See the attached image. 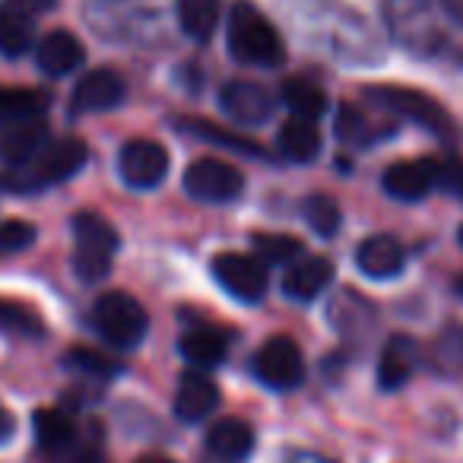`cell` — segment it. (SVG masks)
Instances as JSON below:
<instances>
[{"label":"cell","instance_id":"1","mask_svg":"<svg viewBox=\"0 0 463 463\" xmlns=\"http://www.w3.org/2000/svg\"><path fill=\"white\" fill-rule=\"evenodd\" d=\"M229 54L245 67H279L286 61L283 35L254 4L239 0L229 14Z\"/></svg>","mask_w":463,"mask_h":463},{"label":"cell","instance_id":"2","mask_svg":"<svg viewBox=\"0 0 463 463\" xmlns=\"http://www.w3.org/2000/svg\"><path fill=\"white\" fill-rule=\"evenodd\" d=\"M381 20L387 35L416 58L441 52L444 33L429 0H381Z\"/></svg>","mask_w":463,"mask_h":463},{"label":"cell","instance_id":"3","mask_svg":"<svg viewBox=\"0 0 463 463\" xmlns=\"http://www.w3.org/2000/svg\"><path fill=\"white\" fill-rule=\"evenodd\" d=\"M118 251V232L109 219L86 210L73 216V273L83 283H102L111 273Z\"/></svg>","mask_w":463,"mask_h":463},{"label":"cell","instance_id":"4","mask_svg":"<svg viewBox=\"0 0 463 463\" xmlns=\"http://www.w3.org/2000/svg\"><path fill=\"white\" fill-rule=\"evenodd\" d=\"M86 159H90L86 143L80 140V137H64V140L42 149L33 162L20 165L23 172L7 175L4 184H7L10 191H20V194L42 191V187H52V184H61V181L73 178V175L86 165Z\"/></svg>","mask_w":463,"mask_h":463},{"label":"cell","instance_id":"5","mask_svg":"<svg viewBox=\"0 0 463 463\" xmlns=\"http://www.w3.org/2000/svg\"><path fill=\"white\" fill-rule=\"evenodd\" d=\"M86 20L99 39L109 42H140L159 23V10L146 0H90Z\"/></svg>","mask_w":463,"mask_h":463},{"label":"cell","instance_id":"6","mask_svg":"<svg viewBox=\"0 0 463 463\" xmlns=\"http://www.w3.org/2000/svg\"><path fill=\"white\" fill-rule=\"evenodd\" d=\"M92 327L105 343L118 349L140 346L146 336L149 317L143 311V305L128 292H105L92 305Z\"/></svg>","mask_w":463,"mask_h":463},{"label":"cell","instance_id":"7","mask_svg":"<svg viewBox=\"0 0 463 463\" xmlns=\"http://www.w3.org/2000/svg\"><path fill=\"white\" fill-rule=\"evenodd\" d=\"M368 99L378 102L384 111H391V115L406 118V121L425 128L429 134L441 137V140L454 137V121L444 111V105L425 96V92L410 90V86H368Z\"/></svg>","mask_w":463,"mask_h":463},{"label":"cell","instance_id":"8","mask_svg":"<svg viewBox=\"0 0 463 463\" xmlns=\"http://www.w3.org/2000/svg\"><path fill=\"white\" fill-rule=\"evenodd\" d=\"M254 374L270 391H296L305 381V355L289 336H270L254 355Z\"/></svg>","mask_w":463,"mask_h":463},{"label":"cell","instance_id":"9","mask_svg":"<svg viewBox=\"0 0 463 463\" xmlns=\"http://www.w3.org/2000/svg\"><path fill=\"white\" fill-rule=\"evenodd\" d=\"M245 187V175L232 162L222 159H197L184 172V191L203 203H229Z\"/></svg>","mask_w":463,"mask_h":463},{"label":"cell","instance_id":"10","mask_svg":"<svg viewBox=\"0 0 463 463\" xmlns=\"http://www.w3.org/2000/svg\"><path fill=\"white\" fill-rule=\"evenodd\" d=\"M216 283L239 302H260L267 296V264L251 254H216L213 258Z\"/></svg>","mask_w":463,"mask_h":463},{"label":"cell","instance_id":"11","mask_svg":"<svg viewBox=\"0 0 463 463\" xmlns=\"http://www.w3.org/2000/svg\"><path fill=\"white\" fill-rule=\"evenodd\" d=\"M118 175L134 191H153V187H159L168 175L165 146L156 140H146V137L124 143L121 156H118Z\"/></svg>","mask_w":463,"mask_h":463},{"label":"cell","instance_id":"12","mask_svg":"<svg viewBox=\"0 0 463 463\" xmlns=\"http://www.w3.org/2000/svg\"><path fill=\"white\" fill-rule=\"evenodd\" d=\"M219 105L222 111L239 124H264L277 111V99L270 96V90L254 80H229V83L219 90Z\"/></svg>","mask_w":463,"mask_h":463},{"label":"cell","instance_id":"13","mask_svg":"<svg viewBox=\"0 0 463 463\" xmlns=\"http://www.w3.org/2000/svg\"><path fill=\"white\" fill-rule=\"evenodd\" d=\"M124 96H128V83H124L121 73L109 71V67H99V71H90L77 86H73L71 115H99V111H111L124 102Z\"/></svg>","mask_w":463,"mask_h":463},{"label":"cell","instance_id":"14","mask_svg":"<svg viewBox=\"0 0 463 463\" xmlns=\"http://www.w3.org/2000/svg\"><path fill=\"white\" fill-rule=\"evenodd\" d=\"M441 181V165L435 159H403L393 162L384 172L381 184L391 194L393 200H403V203H412V200H422L435 191V184Z\"/></svg>","mask_w":463,"mask_h":463},{"label":"cell","instance_id":"15","mask_svg":"<svg viewBox=\"0 0 463 463\" xmlns=\"http://www.w3.org/2000/svg\"><path fill=\"white\" fill-rule=\"evenodd\" d=\"M355 267H359L368 279H393L403 273L406 251L391 235H368V239L355 248Z\"/></svg>","mask_w":463,"mask_h":463},{"label":"cell","instance_id":"16","mask_svg":"<svg viewBox=\"0 0 463 463\" xmlns=\"http://www.w3.org/2000/svg\"><path fill=\"white\" fill-rule=\"evenodd\" d=\"M45 143H48V124L42 118H23V121H14L4 128L0 159L20 168L26 162H33L45 149Z\"/></svg>","mask_w":463,"mask_h":463},{"label":"cell","instance_id":"17","mask_svg":"<svg viewBox=\"0 0 463 463\" xmlns=\"http://www.w3.org/2000/svg\"><path fill=\"white\" fill-rule=\"evenodd\" d=\"M35 61H39L42 73H48V77H67V73H73L86 61V48L73 33L54 29V33H48L39 42Z\"/></svg>","mask_w":463,"mask_h":463},{"label":"cell","instance_id":"18","mask_svg":"<svg viewBox=\"0 0 463 463\" xmlns=\"http://www.w3.org/2000/svg\"><path fill=\"white\" fill-rule=\"evenodd\" d=\"M219 403V391L203 372H187L175 393V416L181 422H203Z\"/></svg>","mask_w":463,"mask_h":463},{"label":"cell","instance_id":"19","mask_svg":"<svg viewBox=\"0 0 463 463\" xmlns=\"http://www.w3.org/2000/svg\"><path fill=\"white\" fill-rule=\"evenodd\" d=\"M206 450H210L216 460H225V463L248 460L254 450V429L245 419H219V422L206 431Z\"/></svg>","mask_w":463,"mask_h":463},{"label":"cell","instance_id":"20","mask_svg":"<svg viewBox=\"0 0 463 463\" xmlns=\"http://www.w3.org/2000/svg\"><path fill=\"white\" fill-rule=\"evenodd\" d=\"M330 279H334V264L327 258H305L286 270L283 292L296 302H311L327 289Z\"/></svg>","mask_w":463,"mask_h":463},{"label":"cell","instance_id":"21","mask_svg":"<svg viewBox=\"0 0 463 463\" xmlns=\"http://www.w3.org/2000/svg\"><path fill=\"white\" fill-rule=\"evenodd\" d=\"M412 368H416V340L412 336H391L384 343V353L378 362V384L381 391H397L406 381L412 378Z\"/></svg>","mask_w":463,"mask_h":463},{"label":"cell","instance_id":"22","mask_svg":"<svg viewBox=\"0 0 463 463\" xmlns=\"http://www.w3.org/2000/svg\"><path fill=\"white\" fill-rule=\"evenodd\" d=\"M277 149L289 162H315L321 156V134L315 121H305V118L286 121L277 134Z\"/></svg>","mask_w":463,"mask_h":463},{"label":"cell","instance_id":"23","mask_svg":"<svg viewBox=\"0 0 463 463\" xmlns=\"http://www.w3.org/2000/svg\"><path fill=\"white\" fill-rule=\"evenodd\" d=\"M181 355L197 368H213L229 355V336L216 327H194L181 336Z\"/></svg>","mask_w":463,"mask_h":463},{"label":"cell","instance_id":"24","mask_svg":"<svg viewBox=\"0 0 463 463\" xmlns=\"http://www.w3.org/2000/svg\"><path fill=\"white\" fill-rule=\"evenodd\" d=\"M330 321L336 324V330L346 336H353L359 330V336H365L374 327V308L362 296L353 292H340V296L330 302Z\"/></svg>","mask_w":463,"mask_h":463},{"label":"cell","instance_id":"25","mask_svg":"<svg viewBox=\"0 0 463 463\" xmlns=\"http://www.w3.org/2000/svg\"><path fill=\"white\" fill-rule=\"evenodd\" d=\"M178 26L194 42H210L219 26V0H178Z\"/></svg>","mask_w":463,"mask_h":463},{"label":"cell","instance_id":"26","mask_svg":"<svg viewBox=\"0 0 463 463\" xmlns=\"http://www.w3.org/2000/svg\"><path fill=\"white\" fill-rule=\"evenodd\" d=\"M283 102L296 118L317 121V118L327 111V92H324L317 83H311V80L292 77L283 83Z\"/></svg>","mask_w":463,"mask_h":463},{"label":"cell","instance_id":"27","mask_svg":"<svg viewBox=\"0 0 463 463\" xmlns=\"http://www.w3.org/2000/svg\"><path fill=\"white\" fill-rule=\"evenodd\" d=\"M384 134H391V128H378L365 111H359L355 105H340L336 111V137L343 143L353 146H372L374 140H381Z\"/></svg>","mask_w":463,"mask_h":463},{"label":"cell","instance_id":"28","mask_svg":"<svg viewBox=\"0 0 463 463\" xmlns=\"http://www.w3.org/2000/svg\"><path fill=\"white\" fill-rule=\"evenodd\" d=\"M35 20L16 14L10 7H0V54L4 58H20L33 48Z\"/></svg>","mask_w":463,"mask_h":463},{"label":"cell","instance_id":"29","mask_svg":"<svg viewBox=\"0 0 463 463\" xmlns=\"http://www.w3.org/2000/svg\"><path fill=\"white\" fill-rule=\"evenodd\" d=\"M45 109H48L45 92L0 86V124H14V121H23V118H42Z\"/></svg>","mask_w":463,"mask_h":463},{"label":"cell","instance_id":"30","mask_svg":"<svg viewBox=\"0 0 463 463\" xmlns=\"http://www.w3.org/2000/svg\"><path fill=\"white\" fill-rule=\"evenodd\" d=\"M0 330L14 336H26V340H42L45 336V324L33 308L14 302V298H0Z\"/></svg>","mask_w":463,"mask_h":463},{"label":"cell","instance_id":"31","mask_svg":"<svg viewBox=\"0 0 463 463\" xmlns=\"http://www.w3.org/2000/svg\"><path fill=\"white\" fill-rule=\"evenodd\" d=\"M35 435L45 450H64L73 444V422L58 410H39L35 412Z\"/></svg>","mask_w":463,"mask_h":463},{"label":"cell","instance_id":"32","mask_svg":"<svg viewBox=\"0 0 463 463\" xmlns=\"http://www.w3.org/2000/svg\"><path fill=\"white\" fill-rule=\"evenodd\" d=\"M305 213V222L321 235V239H334L336 232H340V203L327 194H315L302 203Z\"/></svg>","mask_w":463,"mask_h":463},{"label":"cell","instance_id":"33","mask_svg":"<svg viewBox=\"0 0 463 463\" xmlns=\"http://www.w3.org/2000/svg\"><path fill=\"white\" fill-rule=\"evenodd\" d=\"M251 241H254L258 258L264 260L267 267L270 264H289L292 258L302 254V241L292 239V235H267V232H258Z\"/></svg>","mask_w":463,"mask_h":463},{"label":"cell","instance_id":"34","mask_svg":"<svg viewBox=\"0 0 463 463\" xmlns=\"http://www.w3.org/2000/svg\"><path fill=\"white\" fill-rule=\"evenodd\" d=\"M178 128L191 130L197 140H210V143H219V146H229V149H239V153H251V156H260V146L239 134H229V130L216 128L210 121H181Z\"/></svg>","mask_w":463,"mask_h":463},{"label":"cell","instance_id":"35","mask_svg":"<svg viewBox=\"0 0 463 463\" xmlns=\"http://www.w3.org/2000/svg\"><path fill=\"white\" fill-rule=\"evenodd\" d=\"M67 365L80 374H92V378H111V374L118 372V365L111 359H105L102 353H92V349H83V346L67 353Z\"/></svg>","mask_w":463,"mask_h":463},{"label":"cell","instance_id":"36","mask_svg":"<svg viewBox=\"0 0 463 463\" xmlns=\"http://www.w3.org/2000/svg\"><path fill=\"white\" fill-rule=\"evenodd\" d=\"M35 241V225L23 219H7L0 225V254H20Z\"/></svg>","mask_w":463,"mask_h":463},{"label":"cell","instance_id":"37","mask_svg":"<svg viewBox=\"0 0 463 463\" xmlns=\"http://www.w3.org/2000/svg\"><path fill=\"white\" fill-rule=\"evenodd\" d=\"M4 7L16 10V14L29 16V20H39V16L52 14V10L58 7V0H7Z\"/></svg>","mask_w":463,"mask_h":463},{"label":"cell","instance_id":"38","mask_svg":"<svg viewBox=\"0 0 463 463\" xmlns=\"http://www.w3.org/2000/svg\"><path fill=\"white\" fill-rule=\"evenodd\" d=\"M441 178H448V184L457 187V194L463 197V165L460 162H450V165H441Z\"/></svg>","mask_w":463,"mask_h":463},{"label":"cell","instance_id":"39","mask_svg":"<svg viewBox=\"0 0 463 463\" xmlns=\"http://www.w3.org/2000/svg\"><path fill=\"white\" fill-rule=\"evenodd\" d=\"M14 431H16L14 416H10V410H7V406L0 403V444H7L10 438H14Z\"/></svg>","mask_w":463,"mask_h":463},{"label":"cell","instance_id":"40","mask_svg":"<svg viewBox=\"0 0 463 463\" xmlns=\"http://www.w3.org/2000/svg\"><path fill=\"white\" fill-rule=\"evenodd\" d=\"M441 4V10L450 16V23H457V26L463 29V0H438Z\"/></svg>","mask_w":463,"mask_h":463},{"label":"cell","instance_id":"41","mask_svg":"<svg viewBox=\"0 0 463 463\" xmlns=\"http://www.w3.org/2000/svg\"><path fill=\"white\" fill-rule=\"evenodd\" d=\"M283 463H330V460H327V457L308 454V450H289Z\"/></svg>","mask_w":463,"mask_h":463},{"label":"cell","instance_id":"42","mask_svg":"<svg viewBox=\"0 0 463 463\" xmlns=\"http://www.w3.org/2000/svg\"><path fill=\"white\" fill-rule=\"evenodd\" d=\"M137 463H168L165 457H140Z\"/></svg>","mask_w":463,"mask_h":463},{"label":"cell","instance_id":"43","mask_svg":"<svg viewBox=\"0 0 463 463\" xmlns=\"http://www.w3.org/2000/svg\"><path fill=\"white\" fill-rule=\"evenodd\" d=\"M457 239H460V248H463V225H460V232H457Z\"/></svg>","mask_w":463,"mask_h":463},{"label":"cell","instance_id":"44","mask_svg":"<svg viewBox=\"0 0 463 463\" xmlns=\"http://www.w3.org/2000/svg\"><path fill=\"white\" fill-rule=\"evenodd\" d=\"M460 292H463V279H460Z\"/></svg>","mask_w":463,"mask_h":463}]
</instances>
